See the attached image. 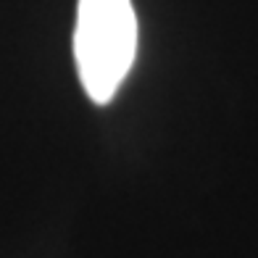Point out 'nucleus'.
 <instances>
[{"label":"nucleus","mask_w":258,"mask_h":258,"mask_svg":"<svg viewBox=\"0 0 258 258\" xmlns=\"http://www.w3.org/2000/svg\"><path fill=\"white\" fill-rule=\"evenodd\" d=\"M137 16L129 0H79L74 55L87 98L105 105L135 61Z\"/></svg>","instance_id":"nucleus-1"}]
</instances>
